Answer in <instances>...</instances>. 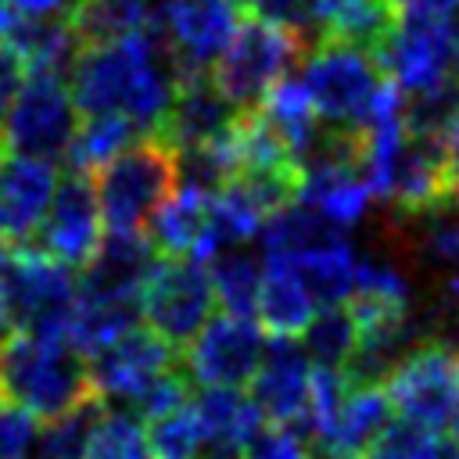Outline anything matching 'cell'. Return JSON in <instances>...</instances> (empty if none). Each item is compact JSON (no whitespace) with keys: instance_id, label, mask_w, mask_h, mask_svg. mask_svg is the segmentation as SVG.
<instances>
[{"instance_id":"obj_1","label":"cell","mask_w":459,"mask_h":459,"mask_svg":"<svg viewBox=\"0 0 459 459\" xmlns=\"http://www.w3.org/2000/svg\"><path fill=\"white\" fill-rule=\"evenodd\" d=\"M68 86L75 111L122 115L140 133H158L179 90V68L161 25H154L115 43L82 47L68 72Z\"/></svg>"},{"instance_id":"obj_2","label":"cell","mask_w":459,"mask_h":459,"mask_svg":"<svg viewBox=\"0 0 459 459\" xmlns=\"http://www.w3.org/2000/svg\"><path fill=\"white\" fill-rule=\"evenodd\" d=\"M301 86L326 129L366 133L377 122L402 115V90L384 79L373 54L355 47L316 43L305 54Z\"/></svg>"},{"instance_id":"obj_3","label":"cell","mask_w":459,"mask_h":459,"mask_svg":"<svg viewBox=\"0 0 459 459\" xmlns=\"http://www.w3.org/2000/svg\"><path fill=\"white\" fill-rule=\"evenodd\" d=\"M93 391L86 359L68 341L14 333L0 344V398L25 409L32 420H57Z\"/></svg>"},{"instance_id":"obj_4","label":"cell","mask_w":459,"mask_h":459,"mask_svg":"<svg viewBox=\"0 0 459 459\" xmlns=\"http://www.w3.org/2000/svg\"><path fill=\"white\" fill-rule=\"evenodd\" d=\"M459 57V14L452 0H420L402 7V22L391 39L373 54L384 79L402 90V97H420L452 82Z\"/></svg>"},{"instance_id":"obj_5","label":"cell","mask_w":459,"mask_h":459,"mask_svg":"<svg viewBox=\"0 0 459 459\" xmlns=\"http://www.w3.org/2000/svg\"><path fill=\"white\" fill-rule=\"evenodd\" d=\"M108 233H143L151 215L176 194V151L147 133L93 176Z\"/></svg>"},{"instance_id":"obj_6","label":"cell","mask_w":459,"mask_h":459,"mask_svg":"<svg viewBox=\"0 0 459 459\" xmlns=\"http://www.w3.org/2000/svg\"><path fill=\"white\" fill-rule=\"evenodd\" d=\"M0 294L11 312L14 333L65 341L79 298V283L72 280V269L47 258L36 244H14L7 247L4 258Z\"/></svg>"},{"instance_id":"obj_7","label":"cell","mask_w":459,"mask_h":459,"mask_svg":"<svg viewBox=\"0 0 459 459\" xmlns=\"http://www.w3.org/2000/svg\"><path fill=\"white\" fill-rule=\"evenodd\" d=\"M305 54L308 47L301 39L251 18L240 22L222 57L208 68V79L237 111H255L265 93L287 79L294 61H305Z\"/></svg>"},{"instance_id":"obj_8","label":"cell","mask_w":459,"mask_h":459,"mask_svg":"<svg viewBox=\"0 0 459 459\" xmlns=\"http://www.w3.org/2000/svg\"><path fill=\"white\" fill-rule=\"evenodd\" d=\"M384 391L402 420L441 434L459 409V344L448 337H423L387 373Z\"/></svg>"},{"instance_id":"obj_9","label":"cell","mask_w":459,"mask_h":459,"mask_svg":"<svg viewBox=\"0 0 459 459\" xmlns=\"http://www.w3.org/2000/svg\"><path fill=\"white\" fill-rule=\"evenodd\" d=\"M212 308H215L212 276L197 255L158 258V265L151 269L140 290V316L176 351L186 348L208 326Z\"/></svg>"},{"instance_id":"obj_10","label":"cell","mask_w":459,"mask_h":459,"mask_svg":"<svg viewBox=\"0 0 459 459\" xmlns=\"http://www.w3.org/2000/svg\"><path fill=\"white\" fill-rule=\"evenodd\" d=\"M75 126H79V111L72 104V93L65 90V79L29 75L11 111L4 115L0 136L4 147H11V154L54 165L65 158Z\"/></svg>"},{"instance_id":"obj_11","label":"cell","mask_w":459,"mask_h":459,"mask_svg":"<svg viewBox=\"0 0 459 459\" xmlns=\"http://www.w3.org/2000/svg\"><path fill=\"white\" fill-rule=\"evenodd\" d=\"M104 240V219L93 190V176L65 172L57 176L47 215L36 230V247L65 269H86Z\"/></svg>"},{"instance_id":"obj_12","label":"cell","mask_w":459,"mask_h":459,"mask_svg":"<svg viewBox=\"0 0 459 459\" xmlns=\"http://www.w3.org/2000/svg\"><path fill=\"white\" fill-rule=\"evenodd\" d=\"M240 0H165L161 32L179 68V82L208 75L240 29Z\"/></svg>"},{"instance_id":"obj_13","label":"cell","mask_w":459,"mask_h":459,"mask_svg":"<svg viewBox=\"0 0 459 459\" xmlns=\"http://www.w3.org/2000/svg\"><path fill=\"white\" fill-rule=\"evenodd\" d=\"M265 355L262 326L240 316H215L183 348V369L204 387H244Z\"/></svg>"},{"instance_id":"obj_14","label":"cell","mask_w":459,"mask_h":459,"mask_svg":"<svg viewBox=\"0 0 459 459\" xmlns=\"http://www.w3.org/2000/svg\"><path fill=\"white\" fill-rule=\"evenodd\" d=\"M179 362H183V355L165 337H158L151 326H133L115 344H108L104 351L86 359V373H90L93 391L104 402L118 398V402L133 405L136 394L151 380H158L165 369H172Z\"/></svg>"},{"instance_id":"obj_15","label":"cell","mask_w":459,"mask_h":459,"mask_svg":"<svg viewBox=\"0 0 459 459\" xmlns=\"http://www.w3.org/2000/svg\"><path fill=\"white\" fill-rule=\"evenodd\" d=\"M57 186V169L50 161L4 154L0 161V240L7 247L29 244L47 215Z\"/></svg>"},{"instance_id":"obj_16","label":"cell","mask_w":459,"mask_h":459,"mask_svg":"<svg viewBox=\"0 0 459 459\" xmlns=\"http://www.w3.org/2000/svg\"><path fill=\"white\" fill-rule=\"evenodd\" d=\"M308 384H312L308 355L294 341L276 337L265 348L258 373L251 377V402L262 420L276 427H298V420L308 409Z\"/></svg>"},{"instance_id":"obj_17","label":"cell","mask_w":459,"mask_h":459,"mask_svg":"<svg viewBox=\"0 0 459 459\" xmlns=\"http://www.w3.org/2000/svg\"><path fill=\"white\" fill-rule=\"evenodd\" d=\"M237 108L215 90V82L208 75H197V79H186L179 82L161 126L154 136H161L176 154L179 151H197V147H208L215 140H222L233 122H237Z\"/></svg>"},{"instance_id":"obj_18","label":"cell","mask_w":459,"mask_h":459,"mask_svg":"<svg viewBox=\"0 0 459 459\" xmlns=\"http://www.w3.org/2000/svg\"><path fill=\"white\" fill-rule=\"evenodd\" d=\"M158 251L143 233H104L97 255L82 269L79 298H140Z\"/></svg>"},{"instance_id":"obj_19","label":"cell","mask_w":459,"mask_h":459,"mask_svg":"<svg viewBox=\"0 0 459 459\" xmlns=\"http://www.w3.org/2000/svg\"><path fill=\"white\" fill-rule=\"evenodd\" d=\"M394 420V405L384 391V384H348V394L330 423V430L312 445L337 459H366L373 441L384 434V427Z\"/></svg>"},{"instance_id":"obj_20","label":"cell","mask_w":459,"mask_h":459,"mask_svg":"<svg viewBox=\"0 0 459 459\" xmlns=\"http://www.w3.org/2000/svg\"><path fill=\"white\" fill-rule=\"evenodd\" d=\"M402 22L398 0H319V43L377 54Z\"/></svg>"},{"instance_id":"obj_21","label":"cell","mask_w":459,"mask_h":459,"mask_svg":"<svg viewBox=\"0 0 459 459\" xmlns=\"http://www.w3.org/2000/svg\"><path fill=\"white\" fill-rule=\"evenodd\" d=\"M394 244L405 247V255L420 258L427 269H434L437 280L459 276V201H448L434 212L391 222Z\"/></svg>"},{"instance_id":"obj_22","label":"cell","mask_w":459,"mask_h":459,"mask_svg":"<svg viewBox=\"0 0 459 459\" xmlns=\"http://www.w3.org/2000/svg\"><path fill=\"white\" fill-rule=\"evenodd\" d=\"M319 312L312 290L301 283V276L290 265L269 262L265 276H262V290H258V323L283 341H294L305 333V326L312 323V316Z\"/></svg>"},{"instance_id":"obj_23","label":"cell","mask_w":459,"mask_h":459,"mask_svg":"<svg viewBox=\"0 0 459 459\" xmlns=\"http://www.w3.org/2000/svg\"><path fill=\"white\" fill-rule=\"evenodd\" d=\"M344 240H348V230L333 226L330 219H323L319 212H312L298 201L273 212L262 222V251L269 262H290L298 255H308V251L330 247V244H344Z\"/></svg>"},{"instance_id":"obj_24","label":"cell","mask_w":459,"mask_h":459,"mask_svg":"<svg viewBox=\"0 0 459 459\" xmlns=\"http://www.w3.org/2000/svg\"><path fill=\"white\" fill-rule=\"evenodd\" d=\"M204 215H208V197L197 190L176 186V194L151 215L143 237L158 251V258H186L197 255L201 233H204Z\"/></svg>"},{"instance_id":"obj_25","label":"cell","mask_w":459,"mask_h":459,"mask_svg":"<svg viewBox=\"0 0 459 459\" xmlns=\"http://www.w3.org/2000/svg\"><path fill=\"white\" fill-rule=\"evenodd\" d=\"M136 316H140V298H75V312L65 341L82 359H93L122 333H129L136 326Z\"/></svg>"},{"instance_id":"obj_26","label":"cell","mask_w":459,"mask_h":459,"mask_svg":"<svg viewBox=\"0 0 459 459\" xmlns=\"http://www.w3.org/2000/svg\"><path fill=\"white\" fill-rule=\"evenodd\" d=\"M258 115L273 126V133L283 140V147L294 154L298 169L305 161V154L312 151L316 136H319V118L312 111V100L301 86V79H283L280 86H273L265 93V100L258 104Z\"/></svg>"},{"instance_id":"obj_27","label":"cell","mask_w":459,"mask_h":459,"mask_svg":"<svg viewBox=\"0 0 459 459\" xmlns=\"http://www.w3.org/2000/svg\"><path fill=\"white\" fill-rule=\"evenodd\" d=\"M194 416L201 423V441H230L244 448L262 427L251 394L240 387H204L194 398Z\"/></svg>"},{"instance_id":"obj_28","label":"cell","mask_w":459,"mask_h":459,"mask_svg":"<svg viewBox=\"0 0 459 459\" xmlns=\"http://www.w3.org/2000/svg\"><path fill=\"white\" fill-rule=\"evenodd\" d=\"M147 133H140L129 118L122 115H86L79 126H75V136L65 151V165L72 172H97L104 169L115 154H122L133 140H140Z\"/></svg>"},{"instance_id":"obj_29","label":"cell","mask_w":459,"mask_h":459,"mask_svg":"<svg viewBox=\"0 0 459 459\" xmlns=\"http://www.w3.org/2000/svg\"><path fill=\"white\" fill-rule=\"evenodd\" d=\"M208 276H212L215 305H222L226 316H240V319L255 316L265 269H262V262L251 251H244V247L215 251L212 265H208Z\"/></svg>"},{"instance_id":"obj_30","label":"cell","mask_w":459,"mask_h":459,"mask_svg":"<svg viewBox=\"0 0 459 459\" xmlns=\"http://www.w3.org/2000/svg\"><path fill=\"white\" fill-rule=\"evenodd\" d=\"M301 351L308 355V362L344 373L359 351V326H355V316L348 312V305L319 308L301 333Z\"/></svg>"},{"instance_id":"obj_31","label":"cell","mask_w":459,"mask_h":459,"mask_svg":"<svg viewBox=\"0 0 459 459\" xmlns=\"http://www.w3.org/2000/svg\"><path fill=\"white\" fill-rule=\"evenodd\" d=\"M104 409H108V402L100 394H90L65 416L50 420L43 427V434L36 437V459H86L93 427L104 416Z\"/></svg>"},{"instance_id":"obj_32","label":"cell","mask_w":459,"mask_h":459,"mask_svg":"<svg viewBox=\"0 0 459 459\" xmlns=\"http://www.w3.org/2000/svg\"><path fill=\"white\" fill-rule=\"evenodd\" d=\"M86 459H151L140 416L133 409H104L93 427Z\"/></svg>"},{"instance_id":"obj_33","label":"cell","mask_w":459,"mask_h":459,"mask_svg":"<svg viewBox=\"0 0 459 459\" xmlns=\"http://www.w3.org/2000/svg\"><path fill=\"white\" fill-rule=\"evenodd\" d=\"M143 441H147L151 459H194L201 448V423L194 416V402L176 409V412L147 420Z\"/></svg>"},{"instance_id":"obj_34","label":"cell","mask_w":459,"mask_h":459,"mask_svg":"<svg viewBox=\"0 0 459 459\" xmlns=\"http://www.w3.org/2000/svg\"><path fill=\"white\" fill-rule=\"evenodd\" d=\"M240 7L255 22L301 39L308 50L319 43V0H240Z\"/></svg>"},{"instance_id":"obj_35","label":"cell","mask_w":459,"mask_h":459,"mask_svg":"<svg viewBox=\"0 0 459 459\" xmlns=\"http://www.w3.org/2000/svg\"><path fill=\"white\" fill-rule=\"evenodd\" d=\"M441 452H445V441L437 437V430H427L412 420L394 416L366 455L369 459H441Z\"/></svg>"},{"instance_id":"obj_36","label":"cell","mask_w":459,"mask_h":459,"mask_svg":"<svg viewBox=\"0 0 459 459\" xmlns=\"http://www.w3.org/2000/svg\"><path fill=\"white\" fill-rule=\"evenodd\" d=\"M190 373L183 369V362L179 366H172V369H165L158 380H151L140 394H136V402L129 405L136 416H143V420H154V416H165V412H176V409H183V405H190Z\"/></svg>"},{"instance_id":"obj_37","label":"cell","mask_w":459,"mask_h":459,"mask_svg":"<svg viewBox=\"0 0 459 459\" xmlns=\"http://www.w3.org/2000/svg\"><path fill=\"white\" fill-rule=\"evenodd\" d=\"M244 459H308L305 437H298L290 427H258V434L247 441Z\"/></svg>"},{"instance_id":"obj_38","label":"cell","mask_w":459,"mask_h":459,"mask_svg":"<svg viewBox=\"0 0 459 459\" xmlns=\"http://www.w3.org/2000/svg\"><path fill=\"white\" fill-rule=\"evenodd\" d=\"M36 437V420L14 402L0 398V459H25Z\"/></svg>"},{"instance_id":"obj_39","label":"cell","mask_w":459,"mask_h":459,"mask_svg":"<svg viewBox=\"0 0 459 459\" xmlns=\"http://www.w3.org/2000/svg\"><path fill=\"white\" fill-rule=\"evenodd\" d=\"M25 79H29V72H25L22 57H18L11 47L0 43V118L11 111V104H14V97L22 93Z\"/></svg>"},{"instance_id":"obj_40","label":"cell","mask_w":459,"mask_h":459,"mask_svg":"<svg viewBox=\"0 0 459 459\" xmlns=\"http://www.w3.org/2000/svg\"><path fill=\"white\" fill-rule=\"evenodd\" d=\"M445 158H448V183H452V197L459 201V111L452 115L448 129H445Z\"/></svg>"},{"instance_id":"obj_41","label":"cell","mask_w":459,"mask_h":459,"mask_svg":"<svg viewBox=\"0 0 459 459\" xmlns=\"http://www.w3.org/2000/svg\"><path fill=\"white\" fill-rule=\"evenodd\" d=\"M194 459H244V445H230V441H201Z\"/></svg>"},{"instance_id":"obj_42","label":"cell","mask_w":459,"mask_h":459,"mask_svg":"<svg viewBox=\"0 0 459 459\" xmlns=\"http://www.w3.org/2000/svg\"><path fill=\"white\" fill-rule=\"evenodd\" d=\"M7 337H14V323H11V312H7L4 294H0V344H4Z\"/></svg>"},{"instance_id":"obj_43","label":"cell","mask_w":459,"mask_h":459,"mask_svg":"<svg viewBox=\"0 0 459 459\" xmlns=\"http://www.w3.org/2000/svg\"><path fill=\"white\" fill-rule=\"evenodd\" d=\"M448 427H452V445L459 448V409H455V416H452V423H448Z\"/></svg>"},{"instance_id":"obj_44","label":"cell","mask_w":459,"mask_h":459,"mask_svg":"<svg viewBox=\"0 0 459 459\" xmlns=\"http://www.w3.org/2000/svg\"><path fill=\"white\" fill-rule=\"evenodd\" d=\"M441 459H459V448H455V445H445V452H441Z\"/></svg>"},{"instance_id":"obj_45","label":"cell","mask_w":459,"mask_h":459,"mask_svg":"<svg viewBox=\"0 0 459 459\" xmlns=\"http://www.w3.org/2000/svg\"><path fill=\"white\" fill-rule=\"evenodd\" d=\"M4 258H7V244L0 240V273H4Z\"/></svg>"},{"instance_id":"obj_46","label":"cell","mask_w":459,"mask_h":459,"mask_svg":"<svg viewBox=\"0 0 459 459\" xmlns=\"http://www.w3.org/2000/svg\"><path fill=\"white\" fill-rule=\"evenodd\" d=\"M452 82H455V90H459V57H455V68H452Z\"/></svg>"},{"instance_id":"obj_47","label":"cell","mask_w":459,"mask_h":459,"mask_svg":"<svg viewBox=\"0 0 459 459\" xmlns=\"http://www.w3.org/2000/svg\"><path fill=\"white\" fill-rule=\"evenodd\" d=\"M398 4H402V7H412V4H420V0H398Z\"/></svg>"},{"instance_id":"obj_48","label":"cell","mask_w":459,"mask_h":459,"mask_svg":"<svg viewBox=\"0 0 459 459\" xmlns=\"http://www.w3.org/2000/svg\"><path fill=\"white\" fill-rule=\"evenodd\" d=\"M0 161H4V136H0Z\"/></svg>"},{"instance_id":"obj_49","label":"cell","mask_w":459,"mask_h":459,"mask_svg":"<svg viewBox=\"0 0 459 459\" xmlns=\"http://www.w3.org/2000/svg\"><path fill=\"white\" fill-rule=\"evenodd\" d=\"M452 7H455V11H459V0H452Z\"/></svg>"}]
</instances>
